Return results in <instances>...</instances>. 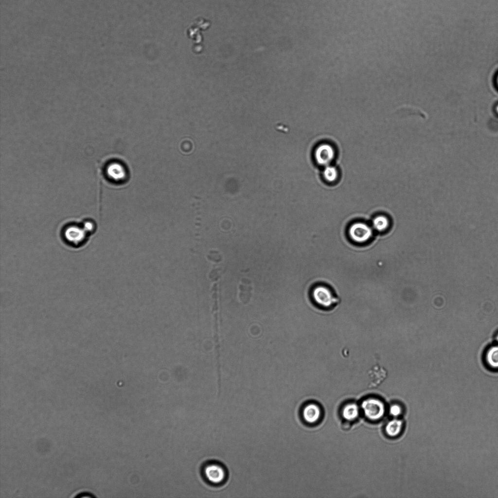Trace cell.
<instances>
[{
    "label": "cell",
    "mask_w": 498,
    "mask_h": 498,
    "mask_svg": "<svg viewBox=\"0 0 498 498\" xmlns=\"http://www.w3.org/2000/svg\"><path fill=\"white\" fill-rule=\"evenodd\" d=\"M311 297L313 303L321 310H331L338 302L333 292L328 287L323 285L314 287L312 290Z\"/></svg>",
    "instance_id": "6da1fadb"
},
{
    "label": "cell",
    "mask_w": 498,
    "mask_h": 498,
    "mask_svg": "<svg viewBox=\"0 0 498 498\" xmlns=\"http://www.w3.org/2000/svg\"><path fill=\"white\" fill-rule=\"evenodd\" d=\"M203 474L207 480L214 484L222 482L226 477V472L222 466L217 463H210L203 468Z\"/></svg>",
    "instance_id": "5b68a950"
},
{
    "label": "cell",
    "mask_w": 498,
    "mask_h": 498,
    "mask_svg": "<svg viewBox=\"0 0 498 498\" xmlns=\"http://www.w3.org/2000/svg\"><path fill=\"white\" fill-rule=\"evenodd\" d=\"M323 174L324 178L329 182L335 181L338 177V172L337 169L335 167L329 165L325 166Z\"/></svg>",
    "instance_id": "4fadbf2b"
},
{
    "label": "cell",
    "mask_w": 498,
    "mask_h": 498,
    "mask_svg": "<svg viewBox=\"0 0 498 498\" xmlns=\"http://www.w3.org/2000/svg\"><path fill=\"white\" fill-rule=\"evenodd\" d=\"M84 230L76 227L72 226L65 231L66 239L71 243L79 244L84 237Z\"/></svg>",
    "instance_id": "9c48e42d"
},
{
    "label": "cell",
    "mask_w": 498,
    "mask_h": 498,
    "mask_svg": "<svg viewBox=\"0 0 498 498\" xmlns=\"http://www.w3.org/2000/svg\"><path fill=\"white\" fill-rule=\"evenodd\" d=\"M390 225L389 219L384 215H378L373 221L374 228L377 231H383L386 230Z\"/></svg>",
    "instance_id": "8fae6325"
},
{
    "label": "cell",
    "mask_w": 498,
    "mask_h": 498,
    "mask_svg": "<svg viewBox=\"0 0 498 498\" xmlns=\"http://www.w3.org/2000/svg\"><path fill=\"white\" fill-rule=\"evenodd\" d=\"M100 174L102 177L113 183L121 180L124 176V167L121 166L119 162L112 160L106 159L100 164Z\"/></svg>",
    "instance_id": "7a4b0ae2"
},
{
    "label": "cell",
    "mask_w": 498,
    "mask_h": 498,
    "mask_svg": "<svg viewBox=\"0 0 498 498\" xmlns=\"http://www.w3.org/2000/svg\"><path fill=\"white\" fill-rule=\"evenodd\" d=\"M496 341L497 342V343H498V333L497 334V335L496 336Z\"/></svg>",
    "instance_id": "9a60e30c"
},
{
    "label": "cell",
    "mask_w": 498,
    "mask_h": 498,
    "mask_svg": "<svg viewBox=\"0 0 498 498\" xmlns=\"http://www.w3.org/2000/svg\"><path fill=\"white\" fill-rule=\"evenodd\" d=\"M361 408L365 416L373 420L381 418L385 412V407L382 401L374 398L363 401Z\"/></svg>",
    "instance_id": "3957f363"
},
{
    "label": "cell",
    "mask_w": 498,
    "mask_h": 498,
    "mask_svg": "<svg viewBox=\"0 0 498 498\" xmlns=\"http://www.w3.org/2000/svg\"><path fill=\"white\" fill-rule=\"evenodd\" d=\"M335 151L334 148L327 143L321 144L315 151V158L318 163L327 166L334 159Z\"/></svg>",
    "instance_id": "8992f818"
},
{
    "label": "cell",
    "mask_w": 498,
    "mask_h": 498,
    "mask_svg": "<svg viewBox=\"0 0 498 498\" xmlns=\"http://www.w3.org/2000/svg\"><path fill=\"white\" fill-rule=\"evenodd\" d=\"M496 82H497V85L498 86V76L497 77V78H496Z\"/></svg>",
    "instance_id": "2e32d148"
},
{
    "label": "cell",
    "mask_w": 498,
    "mask_h": 498,
    "mask_svg": "<svg viewBox=\"0 0 498 498\" xmlns=\"http://www.w3.org/2000/svg\"><path fill=\"white\" fill-rule=\"evenodd\" d=\"M401 411L400 407L397 405H392L390 409L391 414L394 416L399 415L401 413Z\"/></svg>",
    "instance_id": "5bb4252c"
},
{
    "label": "cell",
    "mask_w": 498,
    "mask_h": 498,
    "mask_svg": "<svg viewBox=\"0 0 498 498\" xmlns=\"http://www.w3.org/2000/svg\"><path fill=\"white\" fill-rule=\"evenodd\" d=\"M359 413L357 406L354 403H350L346 405L342 409L343 417L347 420H353L356 419Z\"/></svg>",
    "instance_id": "30bf717a"
},
{
    "label": "cell",
    "mask_w": 498,
    "mask_h": 498,
    "mask_svg": "<svg viewBox=\"0 0 498 498\" xmlns=\"http://www.w3.org/2000/svg\"><path fill=\"white\" fill-rule=\"evenodd\" d=\"M497 111L498 112V106L497 107Z\"/></svg>",
    "instance_id": "e0dca14e"
},
{
    "label": "cell",
    "mask_w": 498,
    "mask_h": 498,
    "mask_svg": "<svg viewBox=\"0 0 498 498\" xmlns=\"http://www.w3.org/2000/svg\"><path fill=\"white\" fill-rule=\"evenodd\" d=\"M320 415V408L314 404H310L303 409L302 415L305 421L313 423L318 421Z\"/></svg>",
    "instance_id": "ba28073f"
},
{
    "label": "cell",
    "mask_w": 498,
    "mask_h": 498,
    "mask_svg": "<svg viewBox=\"0 0 498 498\" xmlns=\"http://www.w3.org/2000/svg\"><path fill=\"white\" fill-rule=\"evenodd\" d=\"M483 358L485 364L489 369L498 370V343L487 348Z\"/></svg>",
    "instance_id": "52a82bcc"
},
{
    "label": "cell",
    "mask_w": 498,
    "mask_h": 498,
    "mask_svg": "<svg viewBox=\"0 0 498 498\" xmlns=\"http://www.w3.org/2000/svg\"><path fill=\"white\" fill-rule=\"evenodd\" d=\"M402 423L399 420L394 419L390 421L386 426L387 433L391 436H395L400 432Z\"/></svg>",
    "instance_id": "7c38bea8"
},
{
    "label": "cell",
    "mask_w": 498,
    "mask_h": 498,
    "mask_svg": "<svg viewBox=\"0 0 498 498\" xmlns=\"http://www.w3.org/2000/svg\"><path fill=\"white\" fill-rule=\"evenodd\" d=\"M373 231L368 225L362 222L353 224L349 229V235L352 240L357 243H363L372 237Z\"/></svg>",
    "instance_id": "277c9868"
}]
</instances>
